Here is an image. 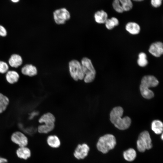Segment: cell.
Wrapping results in <instances>:
<instances>
[{
  "label": "cell",
  "instance_id": "obj_1",
  "mask_svg": "<svg viewBox=\"0 0 163 163\" xmlns=\"http://www.w3.org/2000/svg\"><path fill=\"white\" fill-rule=\"evenodd\" d=\"M123 112V108L118 106L114 107L110 113L111 122L118 129L124 130L128 129L131 124V119L128 116L122 118Z\"/></svg>",
  "mask_w": 163,
  "mask_h": 163
},
{
  "label": "cell",
  "instance_id": "obj_2",
  "mask_svg": "<svg viewBox=\"0 0 163 163\" xmlns=\"http://www.w3.org/2000/svg\"><path fill=\"white\" fill-rule=\"evenodd\" d=\"M158 83V79L153 75H146L143 76L142 79L139 87L142 96L148 99L153 98L154 96V93L149 89V88L155 87Z\"/></svg>",
  "mask_w": 163,
  "mask_h": 163
},
{
  "label": "cell",
  "instance_id": "obj_3",
  "mask_svg": "<svg viewBox=\"0 0 163 163\" xmlns=\"http://www.w3.org/2000/svg\"><path fill=\"white\" fill-rule=\"evenodd\" d=\"M55 121V117L52 113L47 112L43 114L38 119L39 123L42 124L38 126V132L43 134L51 132L54 128Z\"/></svg>",
  "mask_w": 163,
  "mask_h": 163
},
{
  "label": "cell",
  "instance_id": "obj_4",
  "mask_svg": "<svg viewBox=\"0 0 163 163\" xmlns=\"http://www.w3.org/2000/svg\"><path fill=\"white\" fill-rule=\"evenodd\" d=\"M116 144V141L115 136L111 134H106L99 138L96 146L98 151L105 154L113 149Z\"/></svg>",
  "mask_w": 163,
  "mask_h": 163
},
{
  "label": "cell",
  "instance_id": "obj_5",
  "mask_svg": "<svg viewBox=\"0 0 163 163\" xmlns=\"http://www.w3.org/2000/svg\"><path fill=\"white\" fill-rule=\"evenodd\" d=\"M81 64L85 75L84 82L86 83L91 82L95 79L96 71L91 61L87 57H84L81 60Z\"/></svg>",
  "mask_w": 163,
  "mask_h": 163
},
{
  "label": "cell",
  "instance_id": "obj_6",
  "mask_svg": "<svg viewBox=\"0 0 163 163\" xmlns=\"http://www.w3.org/2000/svg\"><path fill=\"white\" fill-rule=\"evenodd\" d=\"M137 146L138 150L141 152L152 148V140L148 131H144L140 134L137 141Z\"/></svg>",
  "mask_w": 163,
  "mask_h": 163
},
{
  "label": "cell",
  "instance_id": "obj_7",
  "mask_svg": "<svg viewBox=\"0 0 163 163\" xmlns=\"http://www.w3.org/2000/svg\"><path fill=\"white\" fill-rule=\"evenodd\" d=\"M70 74L75 81L83 80L85 75L80 63L76 60H73L69 63Z\"/></svg>",
  "mask_w": 163,
  "mask_h": 163
},
{
  "label": "cell",
  "instance_id": "obj_8",
  "mask_svg": "<svg viewBox=\"0 0 163 163\" xmlns=\"http://www.w3.org/2000/svg\"><path fill=\"white\" fill-rule=\"evenodd\" d=\"M53 18L58 24H63L70 18L69 11L65 8H62L55 10L53 13Z\"/></svg>",
  "mask_w": 163,
  "mask_h": 163
},
{
  "label": "cell",
  "instance_id": "obj_9",
  "mask_svg": "<svg viewBox=\"0 0 163 163\" xmlns=\"http://www.w3.org/2000/svg\"><path fill=\"white\" fill-rule=\"evenodd\" d=\"M12 142L18 145L20 147L26 146L28 143L27 136L22 132L17 131L13 133L11 136Z\"/></svg>",
  "mask_w": 163,
  "mask_h": 163
},
{
  "label": "cell",
  "instance_id": "obj_10",
  "mask_svg": "<svg viewBox=\"0 0 163 163\" xmlns=\"http://www.w3.org/2000/svg\"><path fill=\"white\" fill-rule=\"evenodd\" d=\"M89 149V147L86 144H79L75 151L74 155L78 159H83L88 155Z\"/></svg>",
  "mask_w": 163,
  "mask_h": 163
},
{
  "label": "cell",
  "instance_id": "obj_11",
  "mask_svg": "<svg viewBox=\"0 0 163 163\" xmlns=\"http://www.w3.org/2000/svg\"><path fill=\"white\" fill-rule=\"evenodd\" d=\"M149 52L156 57H159L163 53V43L160 42H157L152 43L149 50Z\"/></svg>",
  "mask_w": 163,
  "mask_h": 163
},
{
  "label": "cell",
  "instance_id": "obj_12",
  "mask_svg": "<svg viewBox=\"0 0 163 163\" xmlns=\"http://www.w3.org/2000/svg\"><path fill=\"white\" fill-rule=\"evenodd\" d=\"M22 74L30 77L34 76L37 75V70L36 67L32 64H27L21 69Z\"/></svg>",
  "mask_w": 163,
  "mask_h": 163
},
{
  "label": "cell",
  "instance_id": "obj_13",
  "mask_svg": "<svg viewBox=\"0 0 163 163\" xmlns=\"http://www.w3.org/2000/svg\"><path fill=\"white\" fill-rule=\"evenodd\" d=\"M8 63L11 67L17 68L22 64V59L20 55L17 54H13L9 59Z\"/></svg>",
  "mask_w": 163,
  "mask_h": 163
},
{
  "label": "cell",
  "instance_id": "obj_14",
  "mask_svg": "<svg viewBox=\"0 0 163 163\" xmlns=\"http://www.w3.org/2000/svg\"><path fill=\"white\" fill-rule=\"evenodd\" d=\"M19 75L15 71L13 70L8 71L5 75L7 81L10 84H14L17 82L19 78Z\"/></svg>",
  "mask_w": 163,
  "mask_h": 163
},
{
  "label": "cell",
  "instance_id": "obj_15",
  "mask_svg": "<svg viewBox=\"0 0 163 163\" xmlns=\"http://www.w3.org/2000/svg\"><path fill=\"white\" fill-rule=\"evenodd\" d=\"M16 153L18 157L25 160L27 159L31 156L30 149L26 146L20 147L17 150Z\"/></svg>",
  "mask_w": 163,
  "mask_h": 163
},
{
  "label": "cell",
  "instance_id": "obj_16",
  "mask_svg": "<svg viewBox=\"0 0 163 163\" xmlns=\"http://www.w3.org/2000/svg\"><path fill=\"white\" fill-rule=\"evenodd\" d=\"M126 29L129 33L133 35L138 34L140 30L139 25L134 22L128 23L126 26Z\"/></svg>",
  "mask_w": 163,
  "mask_h": 163
},
{
  "label": "cell",
  "instance_id": "obj_17",
  "mask_svg": "<svg viewBox=\"0 0 163 163\" xmlns=\"http://www.w3.org/2000/svg\"><path fill=\"white\" fill-rule=\"evenodd\" d=\"M107 17L108 15L107 13L103 10L97 11L94 15L95 21L99 24L105 23L108 19Z\"/></svg>",
  "mask_w": 163,
  "mask_h": 163
},
{
  "label": "cell",
  "instance_id": "obj_18",
  "mask_svg": "<svg viewBox=\"0 0 163 163\" xmlns=\"http://www.w3.org/2000/svg\"><path fill=\"white\" fill-rule=\"evenodd\" d=\"M48 144L53 148H57L60 145V140L57 136L56 135H50L47 139Z\"/></svg>",
  "mask_w": 163,
  "mask_h": 163
},
{
  "label": "cell",
  "instance_id": "obj_19",
  "mask_svg": "<svg viewBox=\"0 0 163 163\" xmlns=\"http://www.w3.org/2000/svg\"><path fill=\"white\" fill-rule=\"evenodd\" d=\"M9 102L8 98L0 92V114L6 110Z\"/></svg>",
  "mask_w": 163,
  "mask_h": 163
},
{
  "label": "cell",
  "instance_id": "obj_20",
  "mask_svg": "<svg viewBox=\"0 0 163 163\" xmlns=\"http://www.w3.org/2000/svg\"><path fill=\"white\" fill-rule=\"evenodd\" d=\"M152 130L157 134H160L163 131V123L159 120H153L151 124Z\"/></svg>",
  "mask_w": 163,
  "mask_h": 163
},
{
  "label": "cell",
  "instance_id": "obj_21",
  "mask_svg": "<svg viewBox=\"0 0 163 163\" xmlns=\"http://www.w3.org/2000/svg\"><path fill=\"white\" fill-rule=\"evenodd\" d=\"M123 156L126 160L131 161L135 159L136 156V153L134 149L129 148L123 152Z\"/></svg>",
  "mask_w": 163,
  "mask_h": 163
},
{
  "label": "cell",
  "instance_id": "obj_22",
  "mask_svg": "<svg viewBox=\"0 0 163 163\" xmlns=\"http://www.w3.org/2000/svg\"><path fill=\"white\" fill-rule=\"evenodd\" d=\"M105 23L107 29L111 30L119 24V22L117 18L112 17L110 19H107Z\"/></svg>",
  "mask_w": 163,
  "mask_h": 163
},
{
  "label": "cell",
  "instance_id": "obj_23",
  "mask_svg": "<svg viewBox=\"0 0 163 163\" xmlns=\"http://www.w3.org/2000/svg\"><path fill=\"white\" fill-rule=\"evenodd\" d=\"M139 58L137 60L138 65L141 67H145L148 63V61L147 59L146 55L144 53H140L138 56Z\"/></svg>",
  "mask_w": 163,
  "mask_h": 163
},
{
  "label": "cell",
  "instance_id": "obj_24",
  "mask_svg": "<svg viewBox=\"0 0 163 163\" xmlns=\"http://www.w3.org/2000/svg\"><path fill=\"white\" fill-rule=\"evenodd\" d=\"M124 11H128L131 10L133 7V3L131 0H119Z\"/></svg>",
  "mask_w": 163,
  "mask_h": 163
},
{
  "label": "cell",
  "instance_id": "obj_25",
  "mask_svg": "<svg viewBox=\"0 0 163 163\" xmlns=\"http://www.w3.org/2000/svg\"><path fill=\"white\" fill-rule=\"evenodd\" d=\"M112 6L113 9L117 12L122 13L124 11L123 8L119 0H114Z\"/></svg>",
  "mask_w": 163,
  "mask_h": 163
},
{
  "label": "cell",
  "instance_id": "obj_26",
  "mask_svg": "<svg viewBox=\"0 0 163 163\" xmlns=\"http://www.w3.org/2000/svg\"><path fill=\"white\" fill-rule=\"evenodd\" d=\"M9 69L8 64L5 62L0 61V73L4 74L6 73Z\"/></svg>",
  "mask_w": 163,
  "mask_h": 163
},
{
  "label": "cell",
  "instance_id": "obj_27",
  "mask_svg": "<svg viewBox=\"0 0 163 163\" xmlns=\"http://www.w3.org/2000/svg\"><path fill=\"white\" fill-rule=\"evenodd\" d=\"M162 1V0H151V4L154 7L158 8L161 6Z\"/></svg>",
  "mask_w": 163,
  "mask_h": 163
},
{
  "label": "cell",
  "instance_id": "obj_28",
  "mask_svg": "<svg viewBox=\"0 0 163 163\" xmlns=\"http://www.w3.org/2000/svg\"><path fill=\"white\" fill-rule=\"evenodd\" d=\"M7 35V31L5 27L0 25V36L3 37L6 36Z\"/></svg>",
  "mask_w": 163,
  "mask_h": 163
},
{
  "label": "cell",
  "instance_id": "obj_29",
  "mask_svg": "<svg viewBox=\"0 0 163 163\" xmlns=\"http://www.w3.org/2000/svg\"><path fill=\"white\" fill-rule=\"evenodd\" d=\"M7 161L6 159L0 157V163H6Z\"/></svg>",
  "mask_w": 163,
  "mask_h": 163
},
{
  "label": "cell",
  "instance_id": "obj_30",
  "mask_svg": "<svg viewBox=\"0 0 163 163\" xmlns=\"http://www.w3.org/2000/svg\"><path fill=\"white\" fill-rule=\"evenodd\" d=\"M13 3H17L20 0H10Z\"/></svg>",
  "mask_w": 163,
  "mask_h": 163
},
{
  "label": "cell",
  "instance_id": "obj_31",
  "mask_svg": "<svg viewBox=\"0 0 163 163\" xmlns=\"http://www.w3.org/2000/svg\"><path fill=\"white\" fill-rule=\"evenodd\" d=\"M133 0L135 1L139 2V1H143V0Z\"/></svg>",
  "mask_w": 163,
  "mask_h": 163
},
{
  "label": "cell",
  "instance_id": "obj_32",
  "mask_svg": "<svg viewBox=\"0 0 163 163\" xmlns=\"http://www.w3.org/2000/svg\"><path fill=\"white\" fill-rule=\"evenodd\" d=\"M161 139L163 140V134H162V135L161 136Z\"/></svg>",
  "mask_w": 163,
  "mask_h": 163
}]
</instances>
